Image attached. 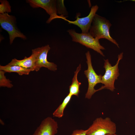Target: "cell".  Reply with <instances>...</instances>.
<instances>
[{
	"label": "cell",
	"mask_w": 135,
	"mask_h": 135,
	"mask_svg": "<svg viewBox=\"0 0 135 135\" xmlns=\"http://www.w3.org/2000/svg\"><path fill=\"white\" fill-rule=\"evenodd\" d=\"M112 24L108 20L96 14L93 18L89 32L94 38L99 40H107L119 48L116 40L110 36V30Z\"/></svg>",
	"instance_id": "obj_1"
},
{
	"label": "cell",
	"mask_w": 135,
	"mask_h": 135,
	"mask_svg": "<svg viewBox=\"0 0 135 135\" xmlns=\"http://www.w3.org/2000/svg\"><path fill=\"white\" fill-rule=\"evenodd\" d=\"M123 53H120L118 56V59L116 64L112 66L108 60H104V68L105 72L104 74L102 76L101 83L104 85L98 89V91L104 89L108 90L113 92L115 89L114 83L119 76L118 65L120 60L123 57Z\"/></svg>",
	"instance_id": "obj_2"
},
{
	"label": "cell",
	"mask_w": 135,
	"mask_h": 135,
	"mask_svg": "<svg viewBox=\"0 0 135 135\" xmlns=\"http://www.w3.org/2000/svg\"><path fill=\"white\" fill-rule=\"evenodd\" d=\"M86 130V135L114 134L116 132V124L109 117L104 118L99 117L94 120Z\"/></svg>",
	"instance_id": "obj_3"
},
{
	"label": "cell",
	"mask_w": 135,
	"mask_h": 135,
	"mask_svg": "<svg viewBox=\"0 0 135 135\" xmlns=\"http://www.w3.org/2000/svg\"><path fill=\"white\" fill-rule=\"evenodd\" d=\"M67 32L71 37L72 41L92 49L102 56H104L101 50H104L105 48L100 44L99 40L94 38L89 32L80 33L72 29L68 30Z\"/></svg>",
	"instance_id": "obj_4"
},
{
	"label": "cell",
	"mask_w": 135,
	"mask_h": 135,
	"mask_svg": "<svg viewBox=\"0 0 135 135\" xmlns=\"http://www.w3.org/2000/svg\"><path fill=\"white\" fill-rule=\"evenodd\" d=\"M0 24L1 28L6 31L9 36L10 43L11 44L16 38L25 40L26 36L17 28L15 16L8 13L0 14Z\"/></svg>",
	"instance_id": "obj_5"
},
{
	"label": "cell",
	"mask_w": 135,
	"mask_h": 135,
	"mask_svg": "<svg viewBox=\"0 0 135 135\" xmlns=\"http://www.w3.org/2000/svg\"><path fill=\"white\" fill-rule=\"evenodd\" d=\"M86 62L88 68L84 72V74L87 78L88 87L85 94L86 98L90 99L92 95L96 92L97 90H95V86L98 83H101V75H98L94 70L92 65L91 55L90 52L88 51L86 53Z\"/></svg>",
	"instance_id": "obj_6"
},
{
	"label": "cell",
	"mask_w": 135,
	"mask_h": 135,
	"mask_svg": "<svg viewBox=\"0 0 135 135\" xmlns=\"http://www.w3.org/2000/svg\"><path fill=\"white\" fill-rule=\"evenodd\" d=\"M50 48L48 45L32 49L36 56V61L34 70L37 72L42 67L47 68L48 70L55 71L57 70V66L53 62L47 60L48 53Z\"/></svg>",
	"instance_id": "obj_7"
},
{
	"label": "cell",
	"mask_w": 135,
	"mask_h": 135,
	"mask_svg": "<svg viewBox=\"0 0 135 135\" xmlns=\"http://www.w3.org/2000/svg\"><path fill=\"white\" fill-rule=\"evenodd\" d=\"M26 1L33 8H40L45 10L50 16L46 22L47 23H49L54 19L60 18L62 16L57 14V0H27Z\"/></svg>",
	"instance_id": "obj_8"
},
{
	"label": "cell",
	"mask_w": 135,
	"mask_h": 135,
	"mask_svg": "<svg viewBox=\"0 0 135 135\" xmlns=\"http://www.w3.org/2000/svg\"><path fill=\"white\" fill-rule=\"evenodd\" d=\"M98 8L97 5L92 6L89 14L85 17L80 18L79 17L80 15L77 14L76 16V20L74 21L68 20L66 17L62 19L68 22L69 24H74L78 26L81 29L82 33H88L89 32L93 18Z\"/></svg>",
	"instance_id": "obj_9"
},
{
	"label": "cell",
	"mask_w": 135,
	"mask_h": 135,
	"mask_svg": "<svg viewBox=\"0 0 135 135\" xmlns=\"http://www.w3.org/2000/svg\"><path fill=\"white\" fill-rule=\"evenodd\" d=\"M58 128L57 122L52 117H48L42 122L33 135H56Z\"/></svg>",
	"instance_id": "obj_10"
},
{
	"label": "cell",
	"mask_w": 135,
	"mask_h": 135,
	"mask_svg": "<svg viewBox=\"0 0 135 135\" xmlns=\"http://www.w3.org/2000/svg\"><path fill=\"white\" fill-rule=\"evenodd\" d=\"M36 61L35 53L32 51L31 55L27 57L25 56L24 59L18 60L15 58L12 59L8 65L9 66H18L27 68H31L34 70Z\"/></svg>",
	"instance_id": "obj_11"
},
{
	"label": "cell",
	"mask_w": 135,
	"mask_h": 135,
	"mask_svg": "<svg viewBox=\"0 0 135 135\" xmlns=\"http://www.w3.org/2000/svg\"><path fill=\"white\" fill-rule=\"evenodd\" d=\"M0 70L6 72H15L20 75L28 74L31 71L34 70L31 68H27L18 66H9L8 64L5 66H0Z\"/></svg>",
	"instance_id": "obj_12"
},
{
	"label": "cell",
	"mask_w": 135,
	"mask_h": 135,
	"mask_svg": "<svg viewBox=\"0 0 135 135\" xmlns=\"http://www.w3.org/2000/svg\"><path fill=\"white\" fill-rule=\"evenodd\" d=\"M81 65L80 64L74 72V75L72 80L71 84L69 87V93L72 96H78L80 92V88L81 83L78 82V73L81 70Z\"/></svg>",
	"instance_id": "obj_13"
},
{
	"label": "cell",
	"mask_w": 135,
	"mask_h": 135,
	"mask_svg": "<svg viewBox=\"0 0 135 135\" xmlns=\"http://www.w3.org/2000/svg\"><path fill=\"white\" fill-rule=\"evenodd\" d=\"M72 96L69 93L68 94L62 102L53 112L52 114L54 117L60 118L64 116V110L70 100Z\"/></svg>",
	"instance_id": "obj_14"
},
{
	"label": "cell",
	"mask_w": 135,
	"mask_h": 135,
	"mask_svg": "<svg viewBox=\"0 0 135 135\" xmlns=\"http://www.w3.org/2000/svg\"><path fill=\"white\" fill-rule=\"evenodd\" d=\"M6 72L0 70V86L11 88L13 86L12 82L9 79H7L4 75Z\"/></svg>",
	"instance_id": "obj_15"
},
{
	"label": "cell",
	"mask_w": 135,
	"mask_h": 135,
	"mask_svg": "<svg viewBox=\"0 0 135 135\" xmlns=\"http://www.w3.org/2000/svg\"><path fill=\"white\" fill-rule=\"evenodd\" d=\"M0 14L8 13L11 12V6L8 1L6 0H0Z\"/></svg>",
	"instance_id": "obj_16"
},
{
	"label": "cell",
	"mask_w": 135,
	"mask_h": 135,
	"mask_svg": "<svg viewBox=\"0 0 135 135\" xmlns=\"http://www.w3.org/2000/svg\"><path fill=\"white\" fill-rule=\"evenodd\" d=\"M87 130L77 129L74 130L70 135H86Z\"/></svg>",
	"instance_id": "obj_17"
},
{
	"label": "cell",
	"mask_w": 135,
	"mask_h": 135,
	"mask_svg": "<svg viewBox=\"0 0 135 135\" xmlns=\"http://www.w3.org/2000/svg\"><path fill=\"white\" fill-rule=\"evenodd\" d=\"M106 135H118L116 134H106Z\"/></svg>",
	"instance_id": "obj_18"
}]
</instances>
